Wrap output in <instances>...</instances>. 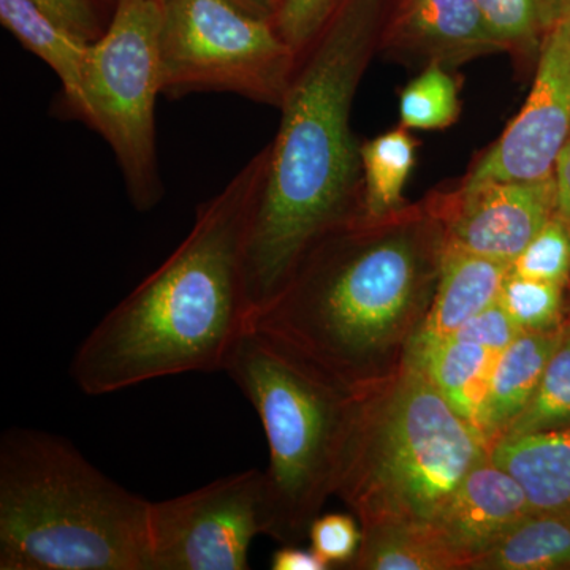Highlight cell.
I'll list each match as a JSON object with an SVG mask.
<instances>
[{"instance_id":"cell-1","label":"cell","mask_w":570,"mask_h":570,"mask_svg":"<svg viewBox=\"0 0 570 570\" xmlns=\"http://www.w3.org/2000/svg\"><path fill=\"white\" fill-rule=\"evenodd\" d=\"M448 238L430 197L352 217L317 239L249 325L356 390L406 363L433 303Z\"/></svg>"},{"instance_id":"cell-2","label":"cell","mask_w":570,"mask_h":570,"mask_svg":"<svg viewBox=\"0 0 570 570\" xmlns=\"http://www.w3.org/2000/svg\"><path fill=\"white\" fill-rule=\"evenodd\" d=\"M390 2L337 0L298 55L247 242L249 317L275 298L321 236L362 214V142L351 112L381 48Z\"/></svg>"},{"instance_id":"cell-3","label":"cell","mask_w":570,"mask_h":570,"mask_svg":"<svg viewBox=\"0 0 570 570\" xmlns=\"http://www.w3.org/2000/svg\"><path fill=\"white\" fill-rule=\"evenodd\" d=\"M268 157L266 145L198 205L181 245L86 336L70 366L82 393L225 371L249 325L246 249Z\"/></svg>"},{"instance_id":"cell-4","label":"cell","mask_w":570,"mask_h":570,"mask_svg":"<svg viewBox=\"0 0 570 570\" xmlns=\"http://www.w3.org/2000/svg\"><path fill=\"white\" fill-rule=\"evenodd\" d=\"M149 509L67 439L32 428L0 439L2 570H153Z\"/></svg>"},{"instance_id":"cell-5","label":"cell","mask_w":570,"mask_h":570,"mask_svg":"<svg viewBox=\"0 0 570 570\" xmlns=\"http://www.w3.org/2000/svg\"><path fill=\"white\" fill-rule=\"evenodd\" d=\"M490 445L430 379L404 363L354 390L335 497L362 530L430 523Z\"/></svg>"},{"instance_id":"cell-6","label":"cell","mask_w":570,"mask_h":570,"mask_svg":"<svg viewBox=\"0 0 570 570\" xmlns=\"http://www.w3.org/2000/svg\"><path fill=\"white\" fill-rule=\"evenodd\" d=\"M224 373L257 411L268 441L265 535L302 542L335 497L354 390L250 325Z\"/></svg>"},{"instance_id":"cell-7","label":"cell","mask_w":570,"mask_h":570,"mask_svg":"<svg viewBox=\"0 0 570 570\" xmlns=\"http://www.w3.org/2000/svg\"><path fill=\"white\" fill-rule=\"evenodd\" d=\"M163 0H116L107 32L89 47L77 118L110 146L130 204L163 202L156 105L164 96Z\"/></svg>"},{"instance_id":"cell-8","label":"cell","mask_w":570,"mask_h":570,"mask_svg":"<svg viewBox=\"0 0 570 570\" xmlns=\"http://www.w3.org/2000/svg\"><path fill=\"white\" fill-rule=\"evenodd\" d=\"M164 96L235 94L279 108L298 55L272 20L254 17L232 0H165Z\"/></svg>"},{"instance_id":"cell-9","label":"cell","mask_w":570,"mask_h":570,"mask_svg":"<svg viewBox=\"0 0 570 570\" xmlns=\"http://www.w3.org/2000/svg\"><path fill=\"white\" fill-rule=\"evenodd\" d=\"M258 534H265V475L258 469L151 501L149 509L153 570L249 569Z\"/></svg>"},{"instance_id":"cell-10","label":"cell","mask_w":570,"mask_h":570,"mask_svg":"<svg viewBox=\"0 0 570 570\" xmlns=\"http://www.w3.org/2000/svg\"><path fill=\"white\" fill-rule=\"evenodd\" d=\"M569 138L570 22L562 21L543 40L527 104L466 179L542 181L554 175Z\"/></svg>"},{"instance_id":"cell-11","label":"cell","mask_w":570,"mask_h":570,"mask_svg":"<svg viewBox=\"0 0 570 570\" xmlns=\"http://www.w3.org/2000/svg\"><path fill=\"white\" fill-rule=\"evenodd\" d=\"M430 200L449 246L512 265L557 214V183L554 175L542 181L464 179Z\"/></svg>"},{"instance_id":"cell-12","label":"cell","mask_w":570,"mask_h":570,"mask_svg":"<svg viewBox=\"0 0 570 570\" xmlns=\"http://www.w3.org/2000/svg\"><path fill=\"white\" fill-rule=\"evenodd\" d=\"M379 51L452 70L505 47L478 0H392Z\"/></svg>"},{"instance_id":"cell-13","label":"cell","mask_w":570,"mask_h":570,"mask_svg":"<svg viewBox=\"0 0 570 570\" xmlns=\"http://www.w3.org/2000/svg\"><path fill=\"white\" fill-rule=\"evenodd\" d=\"M531 513L520 483L489 455L468 472L430 523L463 562V569H469L475 558Z\"/></svg>"},{"instance_id":"cell-14","label":"cell","mask_w":570,"mask_h":570,"mask_svg":"<svg viewBox=\"0 0 570 570\" xmlns=\"http://www.w3.org/2000/svg\"><path fill=\"white\" fill-rule=\"evenodd\" d=\"M510 268L512 265L504 262L448 245L433 303L411 348L444 340L469 318L498 303Z\"/></svg>"},{"instance_id":"cell-15","label":"cell","mask_w":570,"mask_h":570,"mask_svg":"<svg viewBox=\"0 0 570 570\" xmlns=\"http://www.w3.org/2000/svg\"><path fill=\"white\" fill-rule=\"evenodd\" d=\"M490 459L520 483L532 512L570 509V426L498 439Z\"/></svg>"},{"instance_id":"cell-16","label":"cell","mask_w":570,"mask_h":570,"mask_svg":"<svg viewBox=\"0 0 570 570\" xmlns=\"http://www.w3.org/2000/svg\"><path fill=\"white\" fill-rule=\"evenodd\" d=\"M562 326L549 332H523L499 352L483 411L482 433L490 448L534 396L550 356L560 343Z\"/></svg>"},{"instance_id":"cell-17","label":"cell","mask_w":570,"mask_h":570,"mask_svg":"<svg viewBox=\"0 0 570 570\" xmlns=\"http://www.w3.org/2000/svg\"><path fill=\"white\" fill-rule=\"evenodd\" d=\"M498 354L478 344L444 337L412 347L406 363L422 371L450 406L482 433L491 371Z\"/></svg>"},{"instance_id":"cell-18","label":"cell","mask_w":570,"mask_h":570,"mask_svg":"<svg viewBox=\"0 0 570 570\" xmlns=\"http://www.w3.org/2000/svg\"><path fill=\"white\" fill-rule=\"evenodd\" d=\"M0 22L22 47L47 63L62 88L63 107L77 118L89 41L75 36L31 0H0Z\"/></svg>"},{"instance_id":"cell-19","label":"cell","mask_w":570,"mask_h":570,"mask_svg":"<svg viewBox=\"0 0 570 570\" xmlns=\"http://www.w3.org/2000/svg\"><path fill=\"white\" fill-rule=\"evenodd\" d=\"M570 568V509L532 512L469 564L471 570Z\"/></svg>"},{"instance_id":"cell-20","label":"cell","mask_w":570,"mask_h":570,"mask_svg":"<svg viewBox=\"0 0 570 570\" xmlns=\"http://www.w3.org/2000/svg\"><path fill=\"white\" fill-rule=\"evenodd\" d=\"M356 570H456L463 562L431 523H393L363 530L351 568Z\"/></svg>"},{"instance_id":"cell-21","label":"cell","mask_w":570,"mask_h":570,"mask_svg":"<svg viewBox=\"0 0 570 570\" xmlns=\"http://www.w3.org/2000/svg\"><path fill=\"white\" fill-rule=\"evenodd\" d=\"M415 149L417 142L404 127L360 145L362 214L387 216L406 206L403 194L417 159Z\"/></svg>"},{"instance_id":"cell-22","label":"cell","mask_w":570,"mask_h":570,"mask_svg":"<svg viewBox=\"0 0 570 570\" xmlns=\"http://www.w3.org/2000/svg\"><path fill=\"white\" fill-rule=\"evenodd\" d=\"M483 17L515 56L539 55L543 40L561 22L560 0H478Z\"/></svg>"},{"instance_id":"cell-23","label":"cell","mask_w":570,"mask_h":570,"mask_svg":"<svg viewBox=\"0 0 570 570\" xmlns=\"http://www.w3.org/2000/svg\"><path fill=\"white\" fill-rule=\"evenodd\" d=\"M564 426H570V317L566 318L560 343L550 356L534 396L501 438Z\"/></svg>"},{"instance_id":"cell-24","label":"cell","mask_w":570,"mask_h":570,"mask_svg":"<svg viewBox=\"0 0 570 570\" xmlns=\"http://www.w3.org/2000/svg\"><path fill=\"white\" fill-rule=\"evenodd\" d=\"M459 115V86L450 70L439 63L426 66L400 94V118L404 129H448Z\"/></svg>"},{"instance_id":"cell-25","label":"cell","mask_w":570,"mask_h":570,"mask_svg":"<svg viewBox=\"0 0 570 570\" xmlns=\"http://www.w3.org/2000/svg\"><path fill=\"white\" fill-rule=\"evenodd\" d=\"M498 303L523 332H549L566 322L562 285L510 272Z\"/></svg>"},{"instance_id":"cell-26","label":"cell","mask_w":570,"mask_h":570,"mask_svg":"<svg viewBox=\"0 0 570 570\" xmlns=\"http://www.w3.org/2000/svg\"><path fill=\"white\" fill-rule=\"evenodd\" d=\"M510 272L562 287L569 284L570 232L557 214L540 228L530 245L524 247Z\"/></svg>"},{"instance_id":"cell-27","label":"cell","mask_w":570,"mask_h":570,"mask_svg":"<svg viewBox=\"0 0 570 570\" xmlns=\"http://www.w3.org/2000/svg\"><path fill=\"white\" fill-rule=\"evenodd\" d=\"M307 538L311 539V549L330 569L336 566L351 568L362 546L363 530L354 515L328 513L316 517Z\"/></svg>"},{"instance_id":"cell-28","label":"cell","mask_w":570,"mask_h":570,"mask_svg":"<svg viewBox=\"0 0 570 570\" xmlns=\"http://www.w3.org/2000/svg\"><path fill=\"white\" fill-rule=\"evenodd\" d=\"M337 0H284L273 18L276 31L299 55L328 20Z\"/></svg>"},{"instance_id":"cell-29","label":"cell","mask_w":570,"mask_h":570,"mask_svg":"<svg viewBox=\"0 0 570 570\" xmlns=\"http://www.w3.org/2000/svg\"><path fill=\"white\" fill-rule=\"evenodd\" d=\"M52 20L80 39L94 43L107 32L112 13L102 9L100 0H31Z\"/></svg>"},{"instance_id":"cell-30","label":"cell","mask_w":570,"mask_h":570,"mask_svg":"<svg viewBox=\"0 0 570 570\" xmlns=\"http://www.w3.org/2000/svg\"><path fill=\"white\" fill-rule=\"evenodd\" d=\"M523 333L512 317L505 313L504 307L494 303L487 307L478 316L469 318L455 332L450 333V340L461 341V343L478 344L480 347L489 351L501 352L509 346Z\"/></svg>"},{"instance_id":"cell-31","label":"cell","mask_w":570,"mask_h":570,"mask_svg":"<svg viewBox=\"0 0 570 570\" xmlns=\"http://www.w3.org/2000/svg\"><path fill=\"white\" fill-rule=\"evenodd\" d=\"M273 570H328L314 550H305L296 543H283L272 557Z\"/></svg>"},{"instance_id":"cell-32","label":"cell","mask_w":570,"mask_h":570,"mask_svg":"<svg viewBox=\"0 0 570 570\" xmlns=\"http://www.w3.org/2000/svg\"><path fill=\"white\" fill-rule=\"evenodd\" d=\"M554 183H557V216L570 232V138L558 157Z\"/></svg>"},{"instance_id":"cell-33","label":"cell","mask_w":570,"mask_h":570,"mask_svg":"<svg viewBox=\"0 0 570 570\" xmlns=\"http://www.w3.org/2000/svg\"><path fill=\"white\" fill-rule=\"evenodd\" d=\"M232 2L239 9L245 10L246 13L265 18V20H273L284 0H232Z\"/></svg>"},{"instance_id":"cell-34","label":"cell","mask_w":570,"mask_h":570,"mask_svg":"<svg viewBox=\"0 0 570 570\" xmlns=\"http://www.w3.org/2000/svg\"><path fill=\"white\" fill-rule=\"evenodd\" d=\"M561 3V22H570V0H560Z\"/></svg>"},{"instance_id":"cell-35","label":"cell","mask_w":570,"mask_h":570,"mask_svg":"<svg viewBox=\"0 0 570 570\" xmlns=\"http://www.w3.org/2000/svg\"><path fill=\"white\" fill-rule=\"evenodd\" d=\"M163 2H165V0H163Z\"/></svg>"}]
</instances>
